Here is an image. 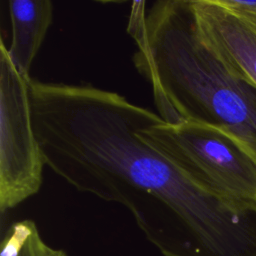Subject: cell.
Segmentation results:
<instances>
[{"mask_svg":"<svg viewBox=\"0 0 256 256\" xmlns=\"http://www.w3.org/2000/svg\"><path fill=\"white\" fill-rule=\"evenodd\" d=\"M45 165L125 206L164 256H256V206L199 188L137 133L139 107L91 85L28 80Z\"/></svg>","mask_w":256,"mask_h":256,"instance_id":"cell-1","label":"cell"},{"mask_svg":"<svg viewBox=\"0 0 256 256\" xmlns=\"http://www.w3.org/2000/svg\"><path fill=\"white\" fill-rule=\"evenodd\" d=\"M0 37V210L16 207L35 195L45 165L31 112L28 86Z\"/></svg>","mask_w":256,"mask_h":256,"instance_id":"cell-4","label":"cell"},{"mask_svg":"<svg viewBox=\"0 0 256 256\" xmlns=\"http://www.w3.org/2000/svg\"><path fill=\"white\" fill-rule=\"evenodd\" d=\"M134 1L127 32L133 63L167 123L228 131L256 155V87L238 78L201 32L191 0Z\"/></svg>","mask_w":256,"mask_h":256,"instance_id":"cell-2","label":"cell"},{"mask_svg":"<svg viewBox=\"0 0 256 256\" xmlns=\"http://www.w3.org/2000/svg\"><path fill=\"white\" fill-rule=\"evenodd\" d=\"M48 245L42 240L37 227L27 240L19 256H45Z\"/></svg>","mask_w":256,"mask_h":256,"instance_id":"cell-9","label":"cell"},{"mask_svg":"<svg viewBox=\"0 0 256 256\" xmlns=\"http://www.w3.org/2000/svg\"><path fill=\"white\" fill-rule=\"evenodd\" d=\"M9 14L12 39L9 56L17 70L31 78L30 69L53 20L49 0H10Z\"/></svg>","mask_w":256,"mask_h":256,"instance_id":"cell-6","label":"cell"},{"mask_svg":"<svg viewBox=\"0 0 256 256\" xmlns=\"http://www.w3.org/2000/svg\"><path fill=\"white\" fill-rule=\"evenodd\" d=\"M35 228L36 225L31 220L14 223L2 241L0 256H19Z\"/></svg>","mask_w":256,"mask_h":256,"instance_id":"cell-7","label":"cell"},{"mask_svg":"<svg viewBox=\"0 0 256 256\" xmlns=\"http://www.w3.org/2000/svg\"><path fill=\"white\" fill-rule=\"evenodd\" d=\"M198 26L240 79L256 87V23L221 5L218 0H191Z\"/></svg>","mask_w":256,"mask_h":256,"instance_id":"cell-5","label":"cell"},{"mask_svg":"<svg viewBox=\"0 0 256 256\" xmlns=\"http://www.w3.org/2000/svg\"><path fill=\"white\" fill-rule=\"evenodd\" d=\"M45 256H68V255L63 250L54 249V248L48 246L47 250H46V255Z\"/></svg>","mask_w":256,"mask_h":256,"instance_id":"cell-10","label":"cell"},{"mask_svg":"<svg viewBox=\"0 0 256 256\" xmlns=\"http://www.w3.org/2000/svg\"><path fill=\"white\" fill-rule=\"evenodd\" d=\"M219 3L228 9L244 16L256 23V1L250 0H218Z\"/></svg>","mask_w":256,"mask_h":256,"instance_id":"cell-8","label":"cell"},{"mask_svg":"<svg viewBox=\"0 0 256 256\" xmlns=\"http://www.w3.org/2000/svg\"><path fill=\"white\" fill-rule=\"evenodd\" d=\"M137 133L199 188L236 205L256 206V155L228 131L167 123L140 106Z\"/></svg>","mask_w":256,"mask_h":256,"instance_id":"cell-3","label":"cell"}]
</instances>
